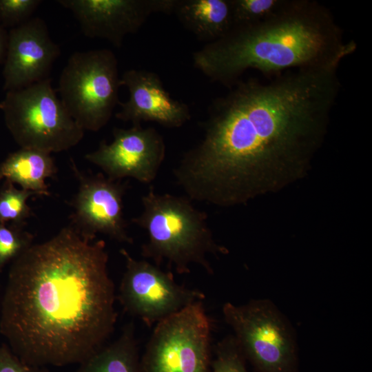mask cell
Returning <instances> with one entry per match:
<instances>
[{"label": "cell", "instance_id": "cell-1", "mask_svg": "<svg viewBox=\"0 0 372 372\" xmlns=\"http://www.w3.org/2000/svg\"><path fill=\"white\" fill-rule=\"evenodd\" d=\"M340 64L238 81L214 99L204 136L174 169L192 200L245 205L303 178L327 136L341 82Z\"/></svg>", "mask_w": 372, "mask_h": 372}, {"label": "cell", "instance_id": "cell-2", "mask_svg": "<svg viewBox=\"0 0 372 372\" xmlns=\"http://www.w3.org/2000/svg\"><path fill=\"white\" fill-rule=\"evenodd\" d=\"M108 258L103 240L70 225L12 260L0 332L21 361L80 364L106 344L117 318Z\"/></svg>", "mask_w": 372, "mask_h": 372}, {"label": "cell", "instance_id": "cell-3", "mask_svg": "<svg viewBox=\"0 0 372 372\" xmlns=\"http://www.w3.org/2000/svg\"><path fill=\"white\" fill-rule=\"evenodd\" d=\"M357 48L344 41L331 10L313 0H287L260 22L233 27L192 55L194 65L214 82L232 87L249 69L280 74L341 63Z\"/></svg>", "mask_w": 372, "mask_h": 372}, {"label": "cell", "instance_id": "cell-4", "mask_svg": "<svg viewBox=\"0 0 372 372\" xmlns=\"http://www.w3.org/2000/svg\"><path fill=\"white\" fill-rule=\"evenodd\" d=\"M141 203V213L132 222L145 230L147 240L141 246V255L154 265L165 262L168 270L185 274L195 264L211 273L208 255L228 254L214 239L207 214L187 196L158 194L152 187L142 196Z\"/></svg>", "mask_w": 372, "mask_h": 372}, {"label": "cell", "instance_id": "cell-5", "mask_svg": "<svg viewBox=\"0 0 372 372\" xmlns=\"http://www.w3.org/2000/svg\"><path fill=\"white\" fill-rule=\"evenodd\" d=\"M1 104L6 125L21 148L61 152L76 146L84 136L57 96L50 78L6 92Z\"/></svg>", "mask_w": 372, "mask_h": 372}, {"label": "cell", "instance_id": "cell-6", "mask_svg": "<svg viewBox=\"0 0 372 372\" xmlns=\"http://www.w3.org/2000/svg\"><path fill=\"white\" fill-rule=\"evenodd\" d=\"M118 61L109 49L75 52L62 70L58 91L65 108L85 131L98 132L118 105Z\"/></svg>", "mask_w": 372, "mask_h": 372}, {"label": "cell", "instance_id": "cell-7", "mask_svg": "<svg viewBox=\"0 0 372 372\" xmlns=\"http://www.w3.org/2000/svg\"><path fill=\"white\" fill-rule=\"evenodd\" d=\"M223 313L246 360L257 372L297 371L292 329L271 302L255 300L242 305L227 302Z\"/></svg>", "mask_w": 372, "mask_h": 372}, {"label": "cell", "instance_id": "cell-8", "mask_svg": "<svg viewBox=\"0 0 372 372\" xmlns=\"http://www.w3.org/2000/svg\"><path fill=\"white\" fill-rule=\"evenodd\" d=\"M211 324L203 300L158 322L141 359V372H210Z\"/></svg>", "mask_w": 372, "mask_h": 372}, {"label": "cell", "instance_id": "cell-9", "mask_svg": "<svg viewBox=\"0 0 372 372\" xmlns=\"http://www.w3.org/2000/svg\"><path fill=\"white\" fill-rule=\"evenodd\" d=\"M125 270L119 286L118 300L130 314L152 327L190 304L203 300L204 293L178 284L173 273L145 260L134 258L120 250Z\"/></svg>", "mask_w": 372, "mask_h": 372}, {"label": "cell", "instance_id": "cell-10", "mask_svg": "<svg viewBox=\"0 0 372 372\" xmlns=\"http://www.w3.org/2000/svg\"><path fill=\"white\" fill-rule=\"evenodd\" d=\"M71 165L79 187L70 203L73 209L70 225L92 240L101 233L117 242L132 244L123 211L127 183L112 180L101 173L85 174L73 160Z\"/></svg>", "mask_w": 372, "mask_h": 372}, {"label": "cell", "instance_id": "cell-11", "mask_svg": "<svg viewBox=\"0 0 372 372\" xmlns=\"http://www.w3.org/2000/svg\"><path fill=\"white\" fill-rule=\"evenodd\" d=\"M110 143L102 141L85 158L112 180L132 178L145 184L153 182L166 153L164 139L158 132L136 124L128 129L114 127Z\"/></svg>", "mask_w": 372, "mask_h": 372}, {"label": "cell", "instance_id": "cell-12", "mask_svg": "<svg viewBox=\"0 0 372 372\" xmlns=\"http://www.w3.org/2000/svg\"><path fill=\"white\" fill-rule=\"evenodd\" d=\"M90 38L103 39L116 48L136 33L154 13L173 12L175 0H59Z\"/></svg>", "mask_w": 372, "mask_h": 372}, {"label": "cell", "instance_id": "cell-13", "mask_svg": "<svg viewBox=\"0 0 372 372\" xmlns=\"http://www.w3.org/2000/svg\"><path fill=\"white\" fill-rule=\"evenodd\" d=\"M60 54L41 18L32 17L11 28L3 62V90H18L50 78Z\"/></svg>", "mask_w": 372, "mask_h": 372}, {"label": "cell", "instance_id": "cell-14", "mask_svg": "<svg viewBox=\"0 0 372 372\" xmlns=\"http://www.w3.org/2000/svg\"><path fill=\"white\" fill-rule=\"evenodd\" d=\"M121 86L129 92V99L119 102L116 117L132 125L154 121L170 128L180 127L191 118L189 107L173 99L165 89L159 76L145 70L131 69L121 77Z\"/></svg>", "mask_w": 372, "mask_h": 372}, {"label": "cell", "instance_id": "cell-15", "mask_svg": "<svg viewBox=\"0 0 372 372\" xmlns=\"http://www.w3.org/2000/svg\"><path fill=\"white\" fill-rule=\"evenodd\" d=\"M173 12L186 29L207 43L233 28L230 0H175Z\"/></svg>", "mask_w": 372, "mask_h": 372}, {"label": "cell", "instance_id": "cell-16", "mask_svg": "<svg viewBox=\"0 0 372 372\" xmlns=\"http://www.w3.org/2000/svg\"><path fill=\"white\" fill-rule=\"evenodd\" d=\"M56 172L50 154L34 149L20 148L0 163V180L17 184L39 196H50L45 180Z\"/></svg>", "mask_w": 372, "mask_h": 372}, {"label": "cell", "instance_id": "cell-17", "mask_svg": "<svg viewBox=\"0 0 372 372\" xmlns=\"http://www.w3.org/2000/svg\"><path fill=\"white\" fill-rule=\"evenodd\" d=\"M76 372H141L133 324H128L115 341L80 363Z\"/></svg>", "mask_w": 372, "mask_h": 372}, {"label": "cell", "instance_id": "cell-18", "mask_svg": "<svg viewBox=\"0 0 372 372\" xmlns=\"http://www.w3.org/2000/svg\"><path fill=\"white\" fill-rule=\"evenodd\" d=\"M39 196L37 193L17 188L14 184L6 181L0 189V223L8 222L12 226L23 228L25 221L31 217V208L27 203L32 196Z\"/></svg>", "mask_w": 372, "mask_h": 372}, {"label": "cell", "instance_id": "cell-19", "mask_svg": "<svg viewBox=\"0 0 372 372\" xmlns=\"http://www.w3.org/2000/svg\"><path fill=\"white\" fill-rule=\"evenodd\" d=\"M287 0H230L233 27L263 21L280 10Z\"/></svg>", "mask_w": 372, "mask_h": 372}, {"label": "cell", "instance_id": "cell-20", "mask_svg": "<svg viewBox=\"0 0 372 372\" xmlns=\"http://www.w3.org/2000/svg\"><path fill=\"white\" fill-rule=\"evenodd\" d=\"M214 352L210 372H248L245 357L234 335L218 342Z\"/></svg>", "mask_w": 372, "mask_h": 372}, {"label": "cell", "instance_id": "cell-21", "mask_svg": "<svg viewBox=\"0 0 372 372\" xmlns=\"http://www.w3.org/2000/svg\"><path fill=\"white\" fill-rule=\"evenodd\" d=\"M33 238V235L23 228L0 223V272L9 261L32 245Z\"/></svg>", "mask_w": 372, "mask_h": 372}, {"label": "cell", "instance_id": "cell-22", "mask_svg": "<svg viewBox=\"0 0 372 372\" xmlns=\"http://www.w3.org/2000/svg\"><path fill=\"white\" fill-rule=\"evenodd\" d=\"M41 3V0H0V24L13 28L25 23Z\"/></svg>", "mask_w": 372, "mask_h": 372}, {"label": "cell", "instance_id": "cell-23", "mask_svg": "<svg viewBox=\"0 0 372 372\" xmlns=\"http://www.w3.org/2000/svg\"><path fill=\"white\" fill-rule=\"evenodd\" d=\"M0 372H48L45 366H34L21 361L5 344L0 347Z\"/></svg>", "mask_w": 372, "mask_h": 372}, {"label": "cell", "instance_id": "cell-24", "mask_svg": "<svg viewBox=\"0 0 372 372\" xmlns=\"http://www.w3.org/2000/svg\"><path fill=\"white\" fill-rule=\"evenodd\" d=\"M8 32L0 24V63H3L8 46Z\"/></svg>", "mask_w": 372, "mask_h": 372}, {"label": "cell", "instance_id": "cell-25", "mask_svg": "<svg viewBox=\"0 0 372 372\" xmlns=\"http://www.w3.org/2000/svg\"><path fill=\"white\" fill-rule=\"evenodd\" d=\"M1 103H0V110H1Z\"/></svg>", "mask_w": 372, "mask_h": 372}]
</instances>
